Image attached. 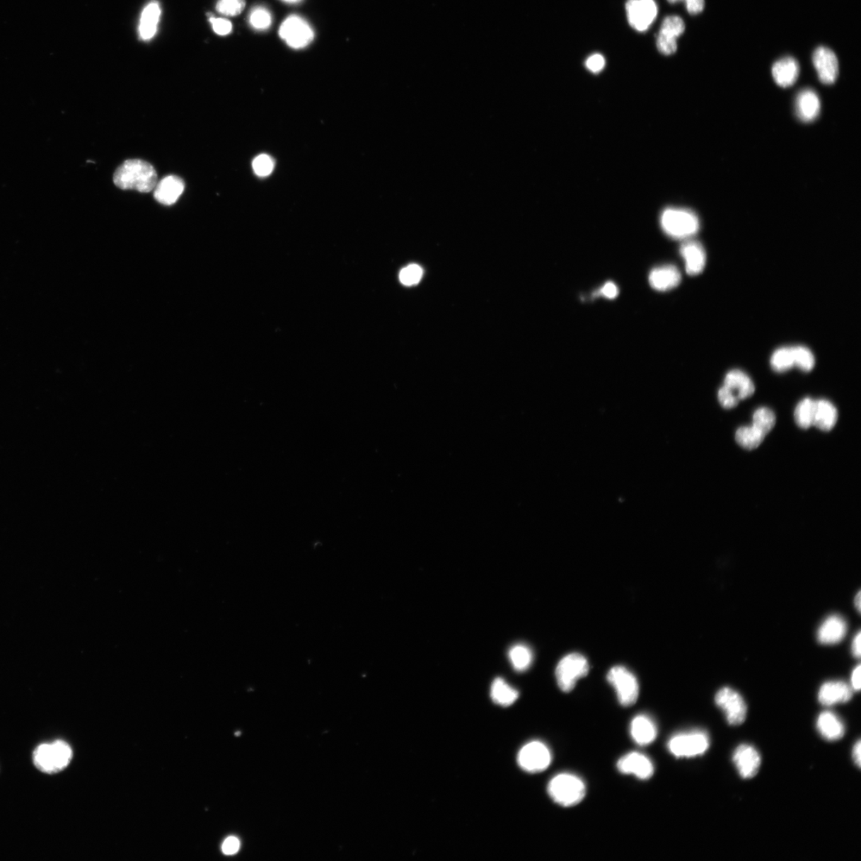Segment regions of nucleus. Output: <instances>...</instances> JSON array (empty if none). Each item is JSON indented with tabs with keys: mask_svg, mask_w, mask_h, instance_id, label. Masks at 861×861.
<instances>
[{
	"mask_svg": "<svg viewBox=\"0 0 861 861\" xmlns=\"http://www.w3.org/2000/svg\"><path fill=\"white\" fill-rule=\"evenodd\" d=\"M589 671V665L586 657L579 653H572L565 656L558 663L556 669L559 688L564 693H570L574 689L577 682L586 676Z\"/></svg>",
	"mask_w": 861,
	"mask_h": 861,
	"instance_id": "39448f33",
	"label": "nucleus"
},
{
	"mask_svg": "<svg viewBox=\"0 0 861 861\" xmlns=\"http://www.w3.org/2000/svg\"><path fill=\"white\" fill-rule=\"evenodd\" d=\"M548 794L553 801L563 807H574L586 796V784L574 775H557L548 785Z\"/></svg>",
	"mask_w": 861,
	"mask_h": 861,
	"instance_id": "20e7f679",
	"label": "nucleus"
},
{
	"mask_svg": "<svg viewBox=\"0 0 861 861\" xmlns=\"http://www.w3.org/2000/svg\"><path fill=\"white\" fill-rule=\"evenodd\" d=\"M771 366L776 372L783 373L794 367V358L792 347L777 349L771 357Z\"/></svg>",
	"mask_w": 861,
	"mask_h": 861,
	"instance_id": "7c9ffc66",
	"label": "nucleus"
},
{
	"mask_svg": "<svg viewBox=\"0 0 861 861\" xmlns=\"http://www.w3.org/2000/svg\"><path fill=\"white\" fill-rule=\"evenodd\" d=\"M684 1L686 2L687 10L690 14H699L705 7V0H684Z\"/></svg>",
	"mask_w": 861,
	"mask_h": 861,
	"instance_id": "c03bdc74",
	"label": "nucleus"
},
{
	"mask_svg": "<svg viewBox=\"0 0 861 861\" xmlns=\"http://www.w3.org/2000/svg\"><path fill=\"white\" fill-rule=\"evenodd\" d=\"M216 9L219 14L235 17L241 15L246 7L245 0H218Z\"/></svg>",
	"mask_w": 861,
	"mask_h": 861,
	"instance_id": "f704fd0d",
	"label": "nucleus"
},
{
	"mask_svg": "<svg viewBox=\"0 0 861 861\" xmlns=\"http://www.w3.org/2000/svg\"><path fill=\"white\" fill-rule=\"evenodd\" d=\"M185 190V182L177 175H168L154 188V198L161 204L173 205Z\"/></svg>",
	"mask_w": 861,
	"mask_h": 861,
	"instance_id": "f3484780",
	"label": "nucleus"
},
{
	"mask_svg": "<svg viewBox=\"0 0 861 861\" xmlns=\"http://www.w3.org/2000/svg\"><path fill=\"white\" fill-rule=\"evenodd\" d=\"M617 765L622 774L632 775L641 780H648L654 774V765L651 760L638 752H632L622 757Z\"/></svg>",
	"mask_w": 861,
	"mask_h": 861,
	"instance_id": "4468645a",
	"label": "nucleus"
},
{
	"mask_svg": "<svg viewBox=\"0 0 861 861\" xmlns=\"http://www.w3.org/2000/svg\"><path fill=\"white\" fill-rule=\"evenodd\" d=\"M282 1L286 2L287 4H296V3L301 1V0H282Z\"/></svg>",
	"mask_w": 861,
	"mask_h": 861,
	"instance_id": "3c124183",
	"label": "nucleus"
},
{
	"mask_svg": "<svg viewBox=\"0 0 861 861\" xmlns=\"http://www.w3.org/2000/svg\"><path fill=\"white\" fill-rule=\"evenodd\" d=\"M838 418V410L826 400H816L814 426L821 431L828 432L833 429Z\"/></svg>",
	"mask_w": 861,
	"mask_h": 861,
	"instance_id": "a878e982",
	"label": "nucleus"
},
{
	"mask_svg": "<svg viewBox=\"0 0 861 861\" xmlns=\"http://www.w3.org/2000/svg\"><path fill=\"white\" fill-rule=\"evenodd\" d=\"M685 30V24L681 17L669 16L664 18L659 33L676 37H680Z\"/></svg>",
	"mask_w": 861,
	"mask_h": 861,
	"instance_id": "c9c22d12",
	"label": "nucleus"
},
{
	"mask_svg": "<svg viewBox=\"0 0 861 861\" xmlns=\"http://www.w3.org/2000/svg\"><path fill=\"white\" fill-rule=\"evenodd\" d=\"M586 66L589 71L593 73H599L604 69L606 66V60L600 54H594L591 55L586 62Z\"/></svg>",
	"mask_w": 861,
	"mask_h": 861,
	"instance_id": "79ce46f5",
	"label": "nucleus"
},
{
	"mask_svg": "<svg viewBox=\"0 0 861 861\" xmlns=\"http://www.w3.org/2000/svg\"><path fill=\"white\" fill-rule=\"evenodd\" d=\"M860 595H861V594H860V592H859V593L857 594V595L856 596V598H855V606H856V607H857V608L858 609V611H859V612L860 611V607H861V598H860Z\"/></svg>",
	"mask_w": 861,
	"mask_h": 861,
	"instance_id": "8fccbe9b",
	"label": "nucleus"
},
{
	"mask_svg": "<svg viewBox=\"0 0 861 861\" xmlns=\"http://www.w3.org/2000/svg\"><path fill=\"white\" fill-rule=\"evenodd\" d=\"M607 680L614 688L622 706L630 707L636 703L639 697V683L631 671L622 666H616L608 671Z\"/></svg>",
	"mask_w": 861,
	"mask_h": 861,
	"instance_id": "0eeeda50",
	"label": "nucleus"
},
{
	"mask_svg": "<svg viewBox=\"0 0 861 861\" xmlns=\"http://www.w3.org/2000/svg\"><path fill=\"white\" fill-rule=\"evenodd\" d=\"M240 840L235 837L226 839L222 846V851L226 855H234L240 850Z\"/></svg>",
	"mask_w": 861,
	"mask_h": 861,
	"instance_id": "37998d69",
	"label": "nucleus"
},
{
	"mask_svg": "<svg viewBox=\"0 0 861 861\" xmlns=\"http://www.w3.org/2000/svg\"><path fill=\"white\" fill-rule=\"evenodd\" d=\"M724 386L736 395L739 400L751 397L756 391L755 385L749 376L738 369L732 370L727 374Z\"/></svg>",
	"mask_w": 861,
	"mask_h": 861,
	"instance_id": "b1692460",
	"label": "nucleus"
},
{
	"mask_svg": "<svg viewBox=\"0 0 861 861\" xmlns=\"http://www.w3.org/2000/svg\"><path fill=\"white\" fill-rule=\"evenodd\" d=\"M860 672H861V667H860V665L859 664L853 671V674H852V676H851V683H852L853 689L855 690H857V691L860 690V689L861 688Z\"/></svg>",
	"mask_w": 861,
	"mask_h": 861,
	"instance_id": "49530a36",
	"label": "nucleus"
},
{
	"mask_svg": "<svg viewBox=\"0 0 861 861\" xmlns=\"http://www.w3.org/2000/svg\"><path fill=\"white\" fill-rule=\"evenodd\" d=\"M253 169L256 175L259 177H267L271 174L274 169V161L267 155L262 154L258 156L253 161Z\"/></svg>",
	"mask_w": 861,
	"mask_h": 861,
	"instance_id": "4c0bfd02",
	"label": "nucleus"
},
{
	"mask_svg": "<svg viewBox=\"0 0 861 861\" xmlns=\"http://www.w3.org/2000/svg\"><path fill=\"white\" fill-rule=\"evenodd\" d=\"M422 269L415 264H412L403 270L400 273V280L405 286H412L417 284L421 278H422Z\"/></svg>",
	"mask_w": 861,
	"mask_h": 861,
	"instance_id": "e433bc0d",
	"label": "nucleus"
},
{
	"mask_svg": "<svg viewBox=\"0 0 861 861\" xmlns=\"http://www.w3.org/2000/svg\"><path fill=\"white\" fill-rule=\"evenodd\" d=\"M706 732L693 731L677 734L669 741L668 748L676 758H693L703 755L709 748Z\"/></svg>",
	"mask_w": 861,
	"mask_h": 861,
	"instance_id": "423d86ee",
	"label": "nucleus"
},
{
	"mask_svg": "<svg viewBox=\"0 0 861 861\" xmlns=\"http://www.w3.org/2000/svg\"><path fill=\"white\" fill-rule=\"evenodd\" d=\"M248 20L250 26L257 30H267L272 24L271 12L261 6L250 11Z\"/></svg>",
	"mask_w": 861,
	"mask_h": 861,
	"instance_id": "473e14b6",
	"label": "nucleus"
},
{
	"mask_svg": "<svg viewBox=\"0 0 861 861\" xmlns=\"http://www.w3.org/2000/svg\"><path fill=\"white\" fill-rule=\"evenodd\" d=\"M209 21L212 24L214 33L216 35L226 36L231 33L232 24L227 18L212 16L209 18Z\"/></svg>",
	"mask_w": 861,
	"mask_h": 861,
	"instance_id": "a19ab883",
	"label": "nucleus"
},
{
	"mask_svg": "<svg viewBox=\"0 0 861 861\" xmlns=\"http://www.w3.org/2000/svg\"><path fill=\"white\" fill-rule=\"evenodd\" d=\"M796 115L803 122H812L820 115L821 100L814 91L803 90L797 94L795 100Z\"/></svg>",
	"mask_w": 861,
	"mask_h": 861,
	"instance_id": "2eb2a0df",
	"label": "nucleus"
},
{
	"mask_svg": "<svg viewBox=\"0 0 861 861\" xmlns=\"http://www.w3.org/2000/svg\"><path fill=\"white\" fill-rule=\"evenodd\" d=\"M686 272L690 275L700 274L705 268L707 256L702 244L695 241H685L681 247Z\"/></svg>",
	"mask_w": 861,
	"mask_h": 861,
	"instance_id": "dca6fc26",
	"label": "nucleus"
},
{
	"mask_svg": "<svg viewBox=\"0 0 861 861\" xmlns=\"http://www.w3.org/2000/svg\"><path fill=\"white\" fill-rule=\"evenodd\" d=\"M681 274L674 265H664L653 269L649 275L650 285L658 291H668L681 282Z\"/></svg>",
	"mask_w": 861,
	"mask_h": 861,
	"instance_id": "6ab92c4d",
	"label": "nucleus"
},
{
	"mask_svg": "<svg viewBox=\"0 0 861 861\" xmlns=\"http://www.w3.org/2000/svg\"><path fill=\"white\" fill-rule=\"evenodd\" d=\"M659 221L665 233L676 240H688L700 228L699 217L694 212L678 207L664 209Z\"/></svg>",
	"mask_w": 861,
	"mask_h": 861,
	"instance_id": "7ed1b4c3",
	"label": "nucleus"
},
{
	"mask_svg": "<svg viewBox=\"0 0 861 861\" xmlns=\"http://www.w3.org/2000/svg\"><path fill=\"white\" fill-rule=\"evenodd\" d=\"M765 436L755 426L741 427L735 433V441L747 450H753L763 442Z\"/></svg>",
	"mask_w": 861,
	"mask_h": 861,
	"instance_id": "cd10ccee",
	"label": "nucleus"
},
{
	"mask_svg": "<svg viewBox=\"0 0 861 861\" xmlns=\"http://www.w3.org/2000/svg\"><path fill=\"white\" fill-rule=\"evenodd\" d=\"M599 293L608 299H613L618 296L619 291L613 282H608L602 287Z\"/></svg>",
	"mask_w": 861,
	"mask_h": 861,
	"instance_id": "a18cd8bd",
	"label": "nucleus"
},
{
	"mask_svg": "<svg viewBox=\"0 0 861 861\" xmlns=\"http://www.w3.org/2000/svg\"><path fill=\"white\" fill-rule=\"evenodd\" d=\"M860 640H861V634L859 632L856 635V636H855L853 641V644H852V651H853V655L857 658L860 657V653H861Z\"/></svg>",
	"mask_w": 861,
	"mask_h": 861,
	"instance_id": "09e8293b",
	"label": "nucleus"
},
{
	"mask_svg": "<svg viewBox=\"0 0 861 861\" xmlns=\"http://www.w3.org/2000/svg\"><path fill=\"white\" fill-rule=\"evenodd\" d=\"M813 64L822 83L833 84L839 74V62L832 50L820 47L813 54Z\"/></svg>",
	"mask_w": 861,
	"mask_h": 861,
	"instance_id": "f8f14e48",
	"label": "nucleus"
},
{
	"mask_svg": "<svg viewBox=\"0 0 861 861\" xmlns=\"http://www.w3.org/2000/svg\"><path fill=\"white\" fill-rule=\"evenodd\" d=\"M816 727L821 736L828 741H838L844 737L845 727L838 715L831 712H822L816 722Z\"/></svg>",
	"mask_w": 861,
	"mask_h": 861,
	"instance_id": "393cba45",
	"label": "nucleus"
},
{
	"mask_svg": "<svg viewBox=\"0 0 861 861\" xmlns=\"http://www.w3.org/2000/svg\"><path fill=\"white\" fill-rule=\"evenodd\" d=\"M794 358V366L799 368L804 372H809L815 366V358L811 352L807 347H792Z\"/></svg>",
	"mask_w": 861,
	"mask_h": 861,
	"instance_id": "72a5a7b5",
	"label": "nucleus"
},
{
	"mask_svg": "<svg viewBox=\"0 0 861 861\" xmlns=\"http://www.w3.org/2000/svg\"><path fill=\"white\" fill-rule=\"evenodd\" d=\"M733 762L741 778H755L761 766L762 759L755 747L743 744L738 746L733 756Z\"/></svg>",
	"mask_w": 861,
	"mask_h": 861,
	"instance_id": "ddd939ff",
	"label": "nucleus"
},
{
	"mask_svg": "<svg viewBox=\"0 0 861 861\" xmlns=\"http://www.w3.org/2000/svg\"><path fill=\"white\" fill-rule=\"evenodd\" d=\"M657 46L659 52L665 55H671L676 52V37L659 33L657 37Z\"/></svg>",
	"mask_w": 861,
	"mask_h": 861,
	"instance_id": "58836bf2",
	"label": "nucleus"
},
{
	"mask_svg": "<svg viewBox=\"0 0 861 861\" xmlns=\"http://www.w3.org/2000/svg\"><path fill=\"white\" fill-rule=\"evenodd\" d=\"M117 187L123 190H134L141 192H149L157 184V174L154 167L149 163L132 159L125 161L114 175Z\"/></svg>",
	"mask_w": 861,
	"mask_h": 861,
	"instance_id": "f257e3e1",
	"label": "nucleus"
},
{
	"mask_svg": "<svg viewBox=\"0 0 861 861\" xmlns=\"http://www.w3.org/2000/svg\"><path fill=\"white\" fill-rule=\"evenodd\" d=\"M73 751L64 741L56 740L52 744L37 746L33 753L35 768L47 775L57 774L71 763Z\"/></svg>",
	"mask_w": 861,
	"mask_h": 861,
	"instance_id": "f03ea898",
	"label": "nucleus"
},
{
	"mask_svg": "<svg viewBox=\"0 0 861 861\" xmlns=\"http://www.w3.org/2000/svg\"><path fill=\"white\" fill-rule=\"evenodd\" d=\"M626 11L628 23L638 31L648 30L657 16L654 0H628Z\"/></svg>",
	"mask_w": 861,
	"mask_h": 861,
	"instance_id": "9b49d317",
	"label": "nucleus"
},
{
	"mask_svg": "<svg viewBox=\"0 0 861 861\" xmlns=\"http://www.w3.org/2000/svg\"><path fill=\"white\" fill-rule=\"evenodd\" d=\"M816 400L804 398L798 403L794 411V420L798 427L808 429L814 426Z\"/></svg>",
	"mask_w": 861,
	"mask_h": 861,
	"instance_id": "c85d7f7f",
	"label": "nucleus"
},
{
	"mask_svg": "<svg viewBox=\"0 0 861 861\" xmlns=\"http://www.w3.org/2000/svg\"><path fill=\"white\" fill-rule=\"evenodd\" d=\"M715 701L725 715L726 720L732 726L743 724L746 718L747 706L736 690L730 688H721L715 695Z\"/></svg>",
	"mask_w": 861,
	"mask_h": 861,
	"instance_id": "1a4fd4ad",
	"label": "nucleus"
},
{
	"mask_svg": "<svg viewBox=\"0 0 861 861\" xmlns=\"http://www.w3.org/2000/svg\"><path fill=\"white\" fill-rule=\"evenodd\" d=\"M847 632L845 620L838 615L828 618L819 628L818 640L824 645L839 643L844 639Z\"/></svg>",
	"mask_w": 861,
	"mask_h": 861,
	"instance_id": "4be33fe9",
	"label": "nucleus"
},
{
	"mask_svg": "<svg viewBox=\"0 0 861 861\" xmlns=\"http://www.w3.org/2000/svg\"><path fill=\"white\" fill-rule=\"evenodd\" d=\"M776 424V416L768 408H760L753 416V426H755L765 436L774 429Z\"/></svg>",
	"mask_w": 861,
	"mask_h": 861,
	"instance_id": "2f4dec72",
	"label": "nucleus"
},
{
	"mask_svg": "<svg viewBox=\"0 0 861 861\" xmlns=\"http://www.w3.org/2000/svg\"><path fill=\"white\" fill-rule=\"evenodd\" d=\"M668 1H669V3H671V4H675V3H677V2L682 1V0H668Z\"/></svg>",
	"mask_w": 861,
	"mask_h": 861,
	"instance_id": "603ef678",
	"label": "nucleus"
},
{
	"mask_svg": "<svg viewBox=\"0 0 861 861\" xmlns=\"http://www.w3.org/2000/svg\"><path fill=\"white\" fill-rule=\"evenodd\" d=\"M853 759L855 764H856L857 766H858V768H860V764H861L860 740H858L857 741V744L854 745L853 750Z\"/></svg>",
	"mask_w": 861,
	"mask_h": 861,
	"instance_id": "de8ad7c7",
	"label": "nucleus"
},
{
	"mask_svg": "<svg viewBox=\"0 0 861 861\" xmlns=\"http://www.w3.org/2000/svg\"><path fill=\"white\" fill-rule=\"evenodd\" d=\"M509 658L514 670L524 671L530 668L533 661L531 650L524 645H516L509 651Z\"/></svg>",
	"mask_w": 861,
	"mask_h": 861,
	"instance_id": "c756f323",
	"label": "nucleus"
},
{
	"mask_svg": "<svg viewBox=\"0 0 861 861\" xmlns=\"http://www.w3.org/2000/svg\"><path fill=\"white\" fill-rule=\"evenodd\" d=\"M517 690L510 686L502 678H495L491 688V697L495 703L501 707H509L518 700Z\"/></svg>",
	"mask_w": 861,
	"mask_h": 861,
	"instance_id": "bb28decb",
	"label": "nucleus"
},
{
	"mask_svg": "<svg viewBox=\"0 0 861 861\" xmlns=\"http://www.w3.org/2000/svg\"><path fill=\"white\" fill-rule=\"evenodd\" d=\"M852 697V688L842 681L827 682L822 685L819 693V700L824 706L846 703L850 701Z\"/></svg>",
	"mask_w": 861,
	"mask_h": 861,
	"instance_id": "a211bd4d",
	"label": "nucleus"
},
{
	"mask_svg": "<svg viewBox=\"0 0 861 861\" xmlns=\"http://www.w3.org/2000/svg\"><path fill=\"white\" fill-rule=\"evenodd\" d=\"M552 761L551 752L542 741H533L526 744L518 755V763L528 773H539L548 769Z\"/></svg>",
	"mask_w": 861,
	"mask_h": 861,
	"instance_id": "9d476101",
	"label": "nucleus"
},
{
	"mask_svg": "<svg viewBox=\"0 0 861 861\" xmlns=\"http://www.w3.org/2000/svg\"><path fill=\"white\" fill-rule=\"evenodd\" d=\"M799 65L796 59L785 57L775 62L772 67L773 78L782 88L793 86L799 75Z\"/></svg>",
	"mask_w": 861,
	"mask_h": 861,
	"instance_id": "5701e85b",
	"label": "nucleus"
},
{
	"mask_svg": "<svg viewBox=\"0 0 861 861\" xmlns=\"http://www.w3.org/2000/svg\"><path fill=\"white\" fill-rule=\"evenodd\" d=\"M718 398L720 405L727 410L736 407L740 401L737 395L725 386H722L720 389Z\"/></svg>",
	"mask_w": 861,
	"mask_h": 861,
	"instance_id": "ea45409f",
	"label": "nucleus"
},
{
	"mask_svg": "<svg viewBox=\"0 0 861 861\" xmlns=\"http://www.w3.org/2000/svg\"><path fill=\"white\" fill-rule=\"evenodd\" d=\"M279 35L289 47L304 49L310 45L314 37L313 30L305 18L292 15L282 23Z\"/></svg>",
	"mask_w": 861,
	"mask_h": 861,
	"instance_id": "6e6552de",
	"label": "nucleus"
},
{
	"mask_svg": "<svg viewBox=\"0 0 861 861\" xmlns=\"http://www.w3.org/2000/svg\"><path fill=\"white\" fill-rule=\"evenodd\" d=\"M631 736L637 745L649 746L657 737V727L649 716L640 715L635 717L630 727Z\"/></svg>",
	"mask_w": 861,
	"mask_h": 861,
	"instance_id": "412c9836",
	"label": "nucleus"
},
{
	"mask_svg": "<svg viewBox=\"0 0 861 861\" xmlns=\"http://www.w3.org/2000/svg\"><path fill=\"white\" fill-rule=\"evenodd\" d=\"M161 15L160 4L155 0L144 7L140 18L139 28H138V33L142 41L149 42L154 39L157 33V28H158Z\"/></svg>",
	"mask_w": 861,
	"mask_h": 861,
	"instance_id": "aec40b11",
	"label": "nucleus"
}]
</instances>
